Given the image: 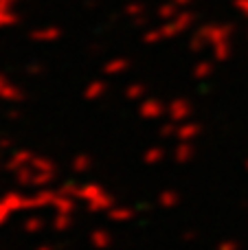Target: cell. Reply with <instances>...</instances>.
I'll list each match as a JSON object with an SVG mask.
<instances>
[]
</instances>
